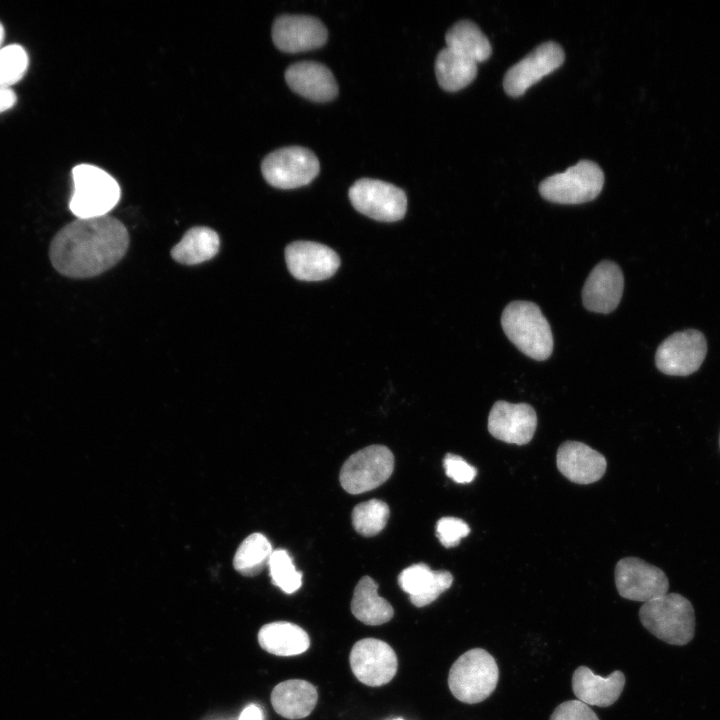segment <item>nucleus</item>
I'll return each instance as SVG.
<instances>
[{
	"mask_svg": "<svg viewBox=\"0 0 720 720\" xmlns=\"http://www.w3.org/2000/svg\"><path fill=\"white\" fill-rule=\"evenodd\" d=\"M498 678L499 669L493 656L482 648H474L453 663L448 675V686L456 699L475 704L494 692Z\"/></svg>",
	"mask_w": 720,
	"mask_h": 720,
	"instance_id": "obj_5",
	"label": "nucleus"
},
{
	"mask_svg": "<svg viewBox=\"0 0 720 720\" xmlns=\"http://www.w3.org/2000/svg\"><path fill=\"white\" fill-rule=\"evenodd\" d=\"M556 463L560 473L577 484H590L600 480L607 467L602 454L578 441L561 444L557 450Z\"/></svg>",
	"mask_w": 720,
	"mask_h": 720,
	"instance_id": "obj_18",
	"label": "nucleus"
},
{
	"mask_svg": "<svg viewBox=\"0 0 720 720\" xmlns=\"http://www.w3.org/2000/svg\"><path fill=\"white\" fill-rule=\"evenodd\" d=\"M549 720H599L589 705L579 700H569L559 704Z\"/></svg>",
	"mask_w": 720,
	"mask_h": 720,
	"instance_id": "obj_34",
	"label": "nucleus"
},
{
	"mask_svg": "<svg viewBox=\"0 0 720 720\" xmlns=\"http://www.w3.org/2000/svg\"><path fill=\"white\" fill-rule=\"evenodd\" d=\"M394 456L383 445H371L352 454L343 464L339 480L350 494H360L382 485L392 474Z\"/></svg>",
	"mask_w": 720,
	"mask_h": 720,
	"instance_id": "obj_7",
	"label": "nucleus"
},
{
	"mask_svg": "<svg viewBox=\"0 0 720 720\" xmlns=\"http://www.w3.org/2000/svg\"><path fill=\"white\" fill-rule=\"evenodd\" d=\"M219 247L220 239L215 230L196 226L186 231L170 253L178 263L195 265L213 258L218 253Z\"/></svg>",
	"mask_w": 720,
	"mask_h": 720,
	"instance_id": "obj_25",
	"label": "nucleus"
},
{
	"mask_svg": "<svg viewBox=\"0 0 720 720\" xmlns=\"http://www.w3.org/2000/svg\"><path fill=\"white\" fill-rule=\"evenodd\" d=\"M624 685L625 676L618 670L608 677H601L588 667L580 666L572 676V690L577 700L587 705L611 706L618 700Z\"/></svg>",
	"mask_w": 720,
	"mask_h": 720,
	"instance_id": "obj_21",
	"label": "nucleus"
},
{
	"mask_svg": "<svg viewBox=\"0 0 720 720\" xmlns=\"http://www.w3.org/2000/svg\"><path fill=\"white\" fill-rule=\"evenodd\" d=\"M349 199L357 211L382 222L398 221L406 213L404 191L381 180L363 178L356 181L349 189Z\"/></svg>",
	"mask_w": 720,
	"mask_h": 720,
	"instance_id": "obj_9",
	"label": "nucleus"
},
{
	"mask_svg": "<svg viewBox=\"0 0 720 720\" xmlns=\"http://www.w3.org/2000/svg\"><path fill=\"white\" fill-rule=\"evenodd\" d=\"M615 584L621 597L647 602L667 594L669 580L659 567L637 557H626L615 566Z\"/></svg>",
	"mask_w": 720,
	"mask_h": 720,
	"instance_id": "obj_11",
	"label": "nucleus"
},
{
	"mask_svg": "<svg viewBox=\"0 0 720 720\" xmlns=\"http://www.w3.org/2000/svg\"><path fill=\"white\" fill-rule=\"evenodd\" d=\"M470 533V527L462 519L456 517H442L436 525V535L440 543L451 548L457 546L460 540Z\"/></svg>",
	"mask_w": 720,
	"mask_h": 720,
	"instance_id": "obj_32",
	"label": "nucleus"
},
{
	"mask_svg": "<svg viewBox=\"0 0 720 720\" xmlns=\"http://www.w3.org/2000/svg\"><path fill=\"white\" fill-rule=\"evenodd\" d=\"M350 666L355 677L365 685L387 684L397 672V656L386 642L365 638L357 641L350 652Z\"/></svg>",
	"mask_w": 720,
	"mask_h": 720,
	"instance_id": "obj_12",
	"label": "nucleus"
},
{
	"mask_svg": "<svg viewBox=\"0 0 720 720\" xmlns=\"http://www.w3.org/2000/svg\"><path fill=\"white\" fill-rule=\"evenodd\" d=\"M445 40L446 47L476 63L487 60L492 53L488 38L474 22L469 20H461L455 23L447 31Z\"/></svg>",
	"mask_w": 720,
	"mask_h": 720,
	"instance_id": "obj_27",
	"label": "nucleus"
},
{
	"mask_svg": "<svg viewBox=\"0 0 720 720\" xmlns=\"http://www.w3.org/2000/svg\"><path fill=\"white\" fill-rule=\"evenodd\" d=\"M564 59V51L556 42L538 45L507 70L503 79L505 92L512 97L523 95L533 84L559 68Z\"/></svg>",
	"mask_w": 720,
	"mask_h": 720,
	"instance_id": "obj_13",
	"label": "nucleus"
},
{
	"mask_svg": "<svg viewBox=\"0 0 720 720\" xmlns=\"http://www.w3.org/2000/svg\"><path fill=\"white\" fill-rule=\"evenodd\" d=\"M73 191L69 209L76 218L108 215L118 204L121 188L116 179L92 164H79L72 169Z\"/></svg>",
	"mask_w": 720,
	"mask_h": 720,
	"instance_id": "obj_4",
	"label": "nucleus"
},
{
	"mask_svg": "<svg viewBox=\"0 0 720 720\" xmlns=\"http://www.w3.org/2000/svg\"><path fill=\"white\" fill-rule=\"evenodd\" d=\"M719 448H720V434H719Z\"/></svg>",
	"mask_w": 720,
	"mask_h": 720,
	"instance_id": "obj_39",
	"label": "nucleus"
},
{
	"mask_svg": "<svg viewBox=\"0 0 720 720\" xmlns=\"http://www.w3.org/2000/svg\"><path fill=\"white\" fill-rule=\"evenodd\" d=\"M624 278L612 261L598 263L590 272L582 290L585 308L596 313H610L617 308L623 293Z\"/></svg>",
	"mask_w": 720,
	"mask_h": 720,
	"instance_id": "obj_17",
	"label": "nucleus"
},
{
	"mask_svg": "<svg viewBox=\"0 0 720 720\" xmlns=\"http://www.w3.org/2000/svg\"><path fill=\"white\" fill-rule=\"evenodd\" d=\"M488 431L496 439L509 444L525 445L537 427V415L527 403L497 401L488 416Z\"/></svg>",
	"mask_w": 720,
	"mask_h": 720,
	"instance_id": "obj_14",
	"label": "nucleus"
},
{
	"mask_svg": "<svg viewBox=\"0 0 720 720\" xmlns=\"http://www.w3.org/2000/svg\"><path fill=\"white\" fill-rule=\"evenodd\" d=\"M639 619L651 634L671 645H686L694 637L693 605L679 593H667L644 602Z\"/></svg>",
	"mask_w": 720,
	"mask_h": 720,
	"instance_id": "obj_2",
	"label": "nucleus"
},
{
	"mask_svg": "<svg viewBox=\"0 0 720 720\" xmlns=\"http://www.w3.org/2000/svg\"><path fill=\"white\" fill-rule=\"evenodd\" d=\"M273 552L267 537L261 533H253L239 545L233 559L236 571L244 576H255L268 565Z\"/></svg>",
	"mask_w": 720,
	"mask_h": 720,
	"instance_id": "obj_28",
	"label": "nucleus"
},
{
	"mask_svg": "<svg viewBox=\"0 0 720 720\" xmlns=\"http://www.w3.org/2000/svg\"><path fill=\"white\" fill-rule=\"evenodd\" d=\"M351 612L367 625H380L390 621L394 615L391 604L378 595V584L369 576L357 583L351 601Z\"/></svg>",
	"mask_w": 720,
	"mask_h": 720,
	"instance_id": "obj_24",
	"label": "nucleus"
},
{
	"mask_svg": "<svg viewBox=\"0 0 720 720\" xmlns=\"http://www.w3.org/2000/svg\"><path fill=\"white\" fill-rule=\"evenodd\" d=\"M323 23L308 15H281L272 26L275 46L288 53L308 51L323 46L327 41Z\"/></svg>",
	"mask_w": 720,
	"mask_h": 720,
	"instance_id": "obj_16",
	"label": "nucleus"
},
{
	"mask_svg": "<svg viewBox=\"0 0 720 720\" xmlns=\"http://www.w3.org/2000/svg\"><path fill=\"white\" fill-rule=\"evenodd\" d=\"M285 260L290 273L303 281L330 278L340 265L335 251L311 241H295L289 244L285 249Z\"/></svg>",
	"mask_w": 720,
	"mask_h": 720,
	"instance_id": "obj_15",
	"label": "nucleus"
},
{
	"mask_svg": "<svg viewBox=\"0 0 720 720\" xmlns=\"http://www.w3.org/2000/svg\"><path fill=\"white\" fill-rule=\"evenodd\" d=\"M285 80L294 92L315 102L330 101L338 93V85L330 69L314 61L292 64L285 72Z\"/></svg>",
	"mask_w": 720,
	"mask_h": 720,
	"instance_id": "obj_19",
	"label": "nucleus"
},
{
	"mask_svg": "<svg viewBox=\"0 0 720 720\" xmlns=\"http://www.w3.org/2000/svg\"><path fill=\"white\" fill-rule=\"evenodd\" d=\"M4 35H5L4 27H3L2 23L0 22V48H1L2 42L4 40Z\"/></svg>",
	"mask_w": 720,
	"mask_h": 720,
	"instance_id": "obj_37",
	"label": "nucleus"
},
{
	"mask_svg": "<svg viewBox=\"0 0 720 720\" xmlns=\"http://www.w3.org/2000/svg\"><path fill=\"white\" fill-rule=\"evenodd\" d=\"M394 720H403V719H402V718H397V719H394Z\"/></svg>",
	"mask_w": 720,
	"mask_h": 720,
	"instance_id": "obj_38",
	"label": "nucleus"
},
{
	"mask_svg": "<svg viewBox=\"0 0 720 720\" xmlns=\"http://www.w3.org/2000/svg\"><path fill=\"white\" fill-rule=\"evenodd\" d=\"M390 510L388 505L379 499H371L356 505L352 511L354 529L366 537L380 533L387 524Z\"/></svg>",
	"mask_w": 720,
	"mask_h": 720,
	"instance_id": "obj_29",
	"label": "nucleus"
},
{
	"mask_svg": "<svg viewBox=\"0 0 720 720\" xmlns=\"http://www.w3.org/2000/svg\"><path fill=\"white\" fill-rule=\"evenodd\" d=\"M501 325L509 340L525 355L538 361L551 355V328L536 304L528 301L509 303L503 310Z\"/></svg>",
	"mask_w": 720,
	"mask_h": 720,
	"instance_id": "obj_3",
	"label": "nucleus"
},
{
	"mask_svg": "<svg viewBox=\"0 0 720 720\" xmlns=\"http://www.w3.org/2000/svg\"><path fill=\"white\" fill-rule=\"evenodd\" d=\"M318 700L316 688L308 681L290 679L276 685L271 693L274 710L287 719L308 716Z\"/></svg>",
	"mask_w": 720,
	"mask_h": 720,
	"instance_id": "obj_22",
	"label": "nucleus"
},
{
	"mask_svg": "<svg viewBox=\"0 0 720 720\" xmlns=\"http://www.w3.org/2000/svg\"><path fill=\"white\" fill-rule=\"evenodd\" d=\"M604 184V173L594 162L581 160L562 173L553 174L539 185L541 196L558 204H581L595 199Z\"/></svg>",
	"mask_w": 720,
	"mask_h": 720,
	"instance_id": "obj_6",
	"label": "nucleus"
},
{
	"mask_svg": "<svg viewBox=\"0 0 720 720\" xmlns=\"http://www.w3.org/2000/svg\"><path fill=\"white\" fill-rule=\"evenodd\" d=\"M268 566L273 584L283 592L291 594L301 587L302 572L296 569L290 554L286 550H273Z\"/></svg>",
	"mask_w": 720,
	"mask_h": 720,
	"instance_id": "obj_30",
	"label": "nucleus"
},
{
	"mask_svg": "<svg viewBox=\"0 0 720 720\" xmlns=\"http://www.w3.org/2000/svg\"><path fill=\"white\" fill-rule=\"evenodd\" d=\"M707 352L705 336L698 330L676 332L657 348L655 364L659 371L671 376H688L702 365Z\"/></svg>",
	"mask_w": 720,
	"mask_h": 720,
	"instance_id": "obj_10",
	"label": "nucleus"
},
{
	"mask_svg": "<svg viewBox=\"0 0 720 720\" xmlns=\"http://www.w3.org/2000/svg\"><path fill=\"white\" fill-rule=\"evenodd\" d=\"M238 720H264L261 709L251 704L243 709Z\"/></svg>",
	"mask_w": 720,
	"mask_h": 720,
	"instance_id": "obj_36",
	"label": "nucleus"
},
{
	"mask_svg": "<svg viewBox=\"0 0 720 720\" xmlns=\"http://www.w3.org/2000/svg\"><path fill=\"white\" fill-rule=\"evenodd\" d=\"M128 246V231L117 218H76L52 238L49 259L63 276L90 278L117 264Z\"/></svg>",
	"mask_w": 720,
	"mask_h": 720,
	"instance_id": "obj_1",
	"label": "nucleus"
},
{
	"mask_svg": "<svg viewBox=\"0 0 720 720\" xmlns=\"http://www.w3.org/2000/svg\"><path fill=\"white\" fill-rule=\"evenodd\" d=\"M29 64L26 50L19 44L0 48V85L11 87L25 75Z\"/></svg>",
	"mask_w": 720,
	"mask_h": 720,
	"instance_id": "obj_31",
	"label": "nucleus"
},
{
	"mask_svg": "<svg viewBox=\"0 0 720 720\" xmlns=\"http://www.w3.org/2000/svg\"><path fill=\"white\" fill-rule=\"evenodd\" d=\"M17 101V96L11 87L0 85V113L12 108Z\"/></svg>",
	"mask_w": 720,
	"mask_h": 720,
	"instance_id": "obj_35",
	"label": "nucleus"
},
{
	"mask_svg": "<svg viewBox=\"0 0 720 720\" xmlns=\"http://www.w3.org/2000/svg\"><path fill=\"white\" fill-rule=\"evenodd\" d=\"M446 475L459 484H467L474 480L477 470L461 456L448 453L443 459Z\"/></svg>",
	"mask_w": 720,
	"mask_h": 720,
	"instance_id": "obj_33",
	"label": "nucleus"
},
{
	"mask_svg": "<svg viewBox=\"0 0 720 720\" xmlns=\"http://www.w3.org/2000/svg\"><path fill=\"white\" fill-rule=\"evenodd\" d=\"M435 73L439 85L454 92L468 86L476 77L477 63L445 47L435 60Z\"/></svg>",
	"mask_w": 720,
	"mask_h": 720,
	"instance_id": "obj_26",
	"label": "nucleus"
},
{
	"mask_svg": "<svg viewBox=\"0 0 720 720\" xmlns=\"http://www.w3.org/2000/svg\"><path fill=\"white\" fill-rule=\"evenodd\" d=\"M319 161L307 148L290 146L269 153L261 163L264 179L273 187L293 189L309 184L319 173Z\"/></svg>",
	"mask_w": 720,
	"mask_h": 720,
	"instance_id": "obj_8",
	"label": "nucleus"
},
{
	"mask_svg": "<svg viewBox=\"0 0 720 720\" xmlns=\"http://www.w3.org/2000/svg\"><path fill=\"white\" fill-rule=\"evenodd\" d=\"M399 586L406 592L413 605L426 606L450 588L453 576L445 570H432L425 563L405 568L398 577Z\"/></svg>",
	"mask_w": 720,
	"mask_h": 720,
	"instance_id": "obj_20",
	"label": "nucleus"
},
{
	"mask_svg": "<svg viewBox=\"0 0 720 720\" xmlns=\"http://www.w3.org/2000/svg\"><path fill=\"white\" fill-rule=\"evenodd\" d=\"M258 642L264 650L278 656L301 654L310 645L309 636L304 629L285 621L262 626L258 632Z\"/></svg>",
	"mask_w": 720,
	"mask_h": 720,
	"instance_id": "obj_23",
	"label": "nucleus"
}]
</instances>
